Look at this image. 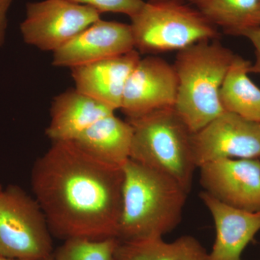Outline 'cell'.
I'll use <instances>...</instances> for the list:
<instances>
[{
	"label": "cell",
	"instance_id": "ba28073f",
	"mask_svg": "<svg viewBox=\"0 0 260 260\" xmlns=\"http://www.w3.org/2000/svg\"><path fill=\"white\" fill-rule=\"evenodd\" d=\"M195 164L233 158H260V122L224 112L192 135Z\"/></svg>",
	"mask_w": 260,
	"mask_h": 260
},
{
	"label": "cell",
	"instance_id": "484cf974",
	"mask_svg": "<svg viewBox=\"0 0 260 260\" xmlns=\"http://www.w3.org/2000/svg\"><path fill=\"white\" fill-rule=\"evenodd\" d=\"M2 189H3V188H2V186H0V191H2Z\"/></svg>",
	"mask_w": 260,
	"mask_h": 260
},
{
	"label": "cell",
	"instance_id": "6da1fadb",
	"mask_svg": "<svg viewBox=\"0 0 260 260\" xmlns=\"http://www.w3.org/2000/svg\"><path fill=\"white\" fill-rule=\"evenodd\" d=\"M122 167L102 161L75 143L52 142L34 164L31 186L52 235L117 239Z\"/></svg>",
	"mask_w": 260,
	"mask_h": 260
},
{
	"label": "cell",
	"instance_id": "44dd1931",
	"mask_svg": "<svg viewBox=\"0 0 260 260\" xmlns=\"http://www.w3.org/2000/svg\"><path fill=\"white\" fill-rule=\"evenodd\" d=\"M237 36L245 37L252 44L255 53V61L251 64L250 73L260 75V26L246 28L239 32Z\"/></svg>",
	"mask_w": 260,
	"mask_h": 260
},
{
	"label": "cell",
	"instance_id": "52a82bcc",
	"mask_svg": "<svg viewBox=\"0 0 260 260\" xmlns=\"http://www.w3.org/2000/svg\"><path fill=\"white\" fill-rule=\"evenodd\" d=\"M98 10L68 0L29 3L20 24L24 42L42 51H57L101 19Z\"/></svg>",
	"mask_w": 260,
	"mask_h": 260
},
{
	"label": "cell",
	"instance_id": "603a6c76",
	"mask_svg": "<svg viewBox=\"0 0 260 260\" xmlns=\"http://www.w3.org/2000/svg\"><path fill=\"white\" fill-rule=\"evenodd\" d=\"M0 260H22V259H12V258L6 257V256L0 255Z\"/></svg>",
	"mask_w": 260,
	"mask_h": 260
},
{
	"label": "cell",
	"instance_id": "5bb4252c",
	"mask_svg": "<svg viewBox=\"0 0 260 260\" xmlns=\"http://www.w3.org/2000/svg\"><path fill=\"white\" fill-rule=\"evenodd\" d=\"M115 112L76 89L69 90L54 99L46 135L52 142L74 141L89 126Z\"/></svg>",
	"mask_w": 260,
	"mask_h": 260
},
{
	"label": "cell",
	"instance_id": "30bf717a",
	"mask_svg": "<svg viewBox=\"0 0 260 260\" xmlns=\"http://www.w3.org/2000/svg\"><path fill=\"white\" fill-rule=\"evenodd\" d=\"M205 191L224 204L260 211V159L225 158L199 167Z\"/></svg>",
	"mask_w": 260,
	"mask_h": 260
},
{
	"label": "cell",
	"instance_id": "ffe728a7",
	"mask_svg": "<svg viewBox=\"0 0 260 260\" xmlns=\"http://www.w3.org/2000/svg\"><path fill=\"white\" fill-rule=\"evenodd\" d=\"M77 4L87 5L100 13H121L129 18L134 16L143 8V0H68Z\"/></svg>",
	"mask_w": 260,
	"mask_h": 260
},
{
	"label": "cell",
	"instance_id": "8992f818",
	"mask_svg": "<svg viewBox=\"0 0 260 260\" xmlns=\"http://www.w3.org/2000/svg\"><path fill=\"white\" fill-rule=\"evenodd\" d=\"M50 229L36 199L21 188L0 191V255L42 260L52 255Z\"/></svg>",
	"mask_w": 260,
	"mask_h": 260
},
{
	"label": "cell",
	"instance_id": "9c48e42d",
	"mask_svg": "<svg viewBox=\"0 0 260 260\" xmlns=\"http://www.w3.org/2000/svg\"><path fill=\"white\" fill-rule=\"evenodd\" d=\"M177 90L174 64L158 56L140 58L126 81L119 110L129 119L174 108Z\"/></svg>",
	"mask_w": 260,
	"mask_h": 260
},
{
	"label": "cell",
	"instance_id": "e0dca14e",
	"mask_svg": "<svg viewBox=\"0 0 260 260\" xmlns=\"http://www.w3.org/2000/svg\"><path fill=\"white\" fill-rule=\"evenodd\" d=\"M116 260H209L208 253L191 236H183L172 242L162 237L120 242L115 251Z\"/></svg>",
	"mask_w": 260,
	"mask_h": 260
},
{
	"label": "cell",
	"instance_id": "277c9868",
	"mask_svg": "<svg viewBox=\"0 0 260 260\" xmlns=\"http://www.w3.org/2000/svg\"><path fill=\"white\" fill-rule=\"evenodd\" d=\"M127 121L133 127L129 158L171 178L189 194L198 168L193 134L174 108Z\"/></svg>",
	"mask_w": 260,
	"mask_h": 260
},
{
	"label": "cell",
	"instance_id": "d6986e66",
	"mask_svg": "<svg viewBox=\"0 0 260 260\" xmlns=\"http://www.w3.org/2000/svg\"><path fill=\"white\" fill-rule=\"evenodd\" d=\"M119 240L116 238L91 239L70 238L53 254L54 260H116Z\"/></svg>",
	"mask_w": 260,
	"mask_h": 260
},
{
	"label": "cell",
	"instance_id": "cb8c5ba5",
	"mask_svg": "<svg viewBox=\"0 0 260 260\" xmlns=\"http://www.w3.org/2000/svg\"><path fill=\"white\" fill-rule=\"evenodd\" d=\"M42 260H54V256H53V254H52V255L48 256V257L45 258V259H44Z\"/></svg>",
	"mask_w": 260,
	"mask_h": 260
},
{
	"label": "cell",
	"instance_id": "8fae6325",
	"mask_svg": "<svg viewBox=\"0 0 260 260\" xmlns=\"http://www.w3.org/2000/svg\"><path fill=\"white\" fill-rule=\"evenodd\" d=\"M134 49L130 24L100 19L54 51L52 64L72 69Z\"/></svg>",
	"mask_w": 260,
	"mask_h": 260
},
{
	"label": "cell",
	"instance_id": "7402d4cb",
	"mask_svg": "<svg viewBox=\"0 0 260 260\" xmlns=\"http://www.w3.org/2000/svg\"><path fill=\"white\" fill-rule=\"evenodd\" d=\"M13 0H0V47L4 44L8 26V13Z\"/></svg>",
	"mask_w": 260,
	"mask_h": 260
},
{
	"label": "cell",
	"instance_id": "3957f363",
	"mask_svg": "<svg viewBox=\"0 0 260 260\" xmlns=\"http://www.w3.org/2000/svg\"><path fill=\"white\" fill-rule=\"evenodd\" d=\"M234 56L217 39L178 51L174 64L178 78L174 109L192 134L225 112L220 89Z\"/></svg>",
	"mask_w": 260,
	"mask_h": 260
},
{
	"label": "cell",
	"instance_id": "4fadbf2b",
	"mask_svg": "<svg viewBox=\"0 0 260 260\" xmlns=\"http://www.w3.org/2000/svg\"><path fill=\"white\" fill-rule=\"evenodd\" d=\"M134 50L109 59L72 68L75 89L112 108L120 109L128 78L140 59Z\"/></svg>",
	"mask_w": 260,
	"mask_h": 260
},
{
	"label": "cell",
	"instance_id": "7c38bea8",
	"mask_svg": "<svg viewBox=\"0 0 260 260\" xmlns=\"http://www.w3.org/2000/svg\"><path fill=\"white\" fill-rule=\"evenodd\" d=\"M200 198L211 214L216 232L209 260H243V251L260 231V211L233 208L205 191Z\"/></svg>",
	"mask_w": 260,
	"mask_h": 260
},
{
	"label": "cell",
	"instance_id": "2e32d148",
	"mask_svg": "<svg viewBox=\"0 0 260 260\" xmlns=\"http://www.w3.org/2000/svg\"><path fill=\"white\" fill-rule=\"evenodd\" d=\"M251 63L235 54L220 89L225 112L260 122V88L249 77Z\"/></svg>",
	"mask_w": 260,
	"mask_h": 260
},
{
	"label": "cell",
	"instance_id": "ac0fdd59",
	"mask_svg": "<svg viewBox=\"0 0 260 260\" xmlns=\"http://www.w3.org/2000/svg\"><path fill=\"white\" fill-rule=\"evenodd\" d=\"M210 23L231 35L259 26L260 0H188Z\"/></svg>",
	"mask_w": 260,
	"mask_h": 260
},
{
	"label": "cell",
	"instance_id": "4316f807",
	"mask_svg": "<svg viewBox=\"0 0 260 260\" xmlns=\"http://www.w3.org/2000/svg\"><path fill=\"white\" fill-rule=\"evenodd\" d=\"M260 159V158H259Z\"/></svg>",
	"mask_w": 260,
	"mask_h": 260
},
{
	"label": "cell",
	"instance_id": "5b68a950",
	"mask_svg": "<svg viewBox=\"0 0 260 260\" xmlns=\"http://www.w3.org/2000/svg\"><path fill=\"white\" fill-rule=\"evenodd\" d=\"M135 49L158 54L218 39V29L185 0H148L130 18Z\"/></svg>",
	"mask_w": 260,
	"mask_h": 260
},
{
	"label": "cell",
	"instance_id": "9a60e30c",
	"mask_svg": "<svg viewBox=\"0 0 260 260\" xmlns=\"http://www.w3.org/2000/svg\"><path fill=\"white\" fill-rule=\"evenodd\" d=\"M132 141L131 124L113 113L99 119L71 142L102 161L122 167L129 159Z\"/></svg>",
	"mask_w": 260,
	"mask_h": 260
},
{
	"label": "cell",
	"instance_id": "d4e9b609",
	"mask_svg": "<svg viewBox=\"0 0 260 260\" xmlns=\"http://www.w3.org/2000/svg\"><path fill=\"white\" fill-rule=\"evenodd\" d=\"M259 26H260V5H259Z\"/></svg>",
	"mask_w": 260,
	"mask_h": 260
},
{
	"label": "cell",
	"instance_id": "7a4b0ae2",
	"mask_svg": "<svg viewBox=\"0 0 260 260\" xmlns=\"http://www.w3.org/2000/svg\"><path fill=\"white\" fill-rule=\"evenodd\" d=\"M124 181L117 239L136 242L160 238L180 223L187 192L171 178L129 159Z\"/></svg>",
	"mask_w": 260,
	"mask_h": 260
}]
</instances>
